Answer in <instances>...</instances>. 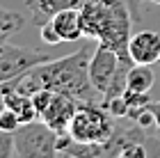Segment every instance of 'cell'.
Returning <instances> with one entry per match:
<instances>
[{
    "label": "cell",
    "instance_id": "cell-1",
    "mask_svg": "<svg viewBox=\"0 0 160 158\" xmlns=\"http://www.w3.org/2000/svg\"><path fill=\"white\" fill-rule=\"evenodd\" d=\"M89 60L92 55L87 46H82L71 55L53 57V60L30 69L18 80V87L28 94H34L37 89L48 87L55 92H67L82 103H101V94L96 92L89 78Z\"/></svg>",
    "mask_w": 160,
    "mask_h": 158
},
{
    "label": "cell",
    "instance_id": "cell-2",
    "mask_svg": "<svg viewBox=\"0 0 160 158\" xmlns=\"http://www.w3.org/2000/svg\"><path fill=\"white\" fill-rule=\"evenodd\" d=\"M80 21H82L85 37L96 39L98 46L119 53L121 60H130L128 41L133 37V14L126 0H82Z\"/></svg>",
    "mask_w": 160,
    "mask_h": 158
},
{
    "label": "cell",
    "instance_id": "cell-3",
    "mask_svg": "<svg viewBox=\"0 0 160 158\" xmlns=\"http://www.w3.org/2000/svg\"><path fill=\"white\" fill-rule=\"evenodd\" d=\"M153 140L147 133V128H142L140 124L135 126H123L114 128V133L103 142H92V145H82V142H73L71 138L60 135V147L62 154H67L71 158H119L123 154V149L133 142H149Z\"/></svg>",
    "mask_w": 160,
    "mask_h": 158
},
{
    "label": "cell",
    "instance_id": "cell-4",
    "mask_svg": "<svg viewBox=\"0 0 160 158\" xmlns=\"http://www.w3.org/2000/svg\"><path fill=\"white\" fill-rule=\"evenodd\" d=\"M114 117L103 108V103H80L73 119L69 124L67 135L73 142L92 145V142H103L114 133Z\"/></svg>",
    "mask_w": 160,
    "mask_h": 158
},
{
    "label": "cell",
    "instance_id": "cell-5",
    "mask_svg": "<svg viewBox=\"0 0 160 158\" xmlns=\"http://www.w3.org/2000/svg\"><path fill=\"white\" fill-rule=\"evenodd\" d=\"M60 133L53 131L46 121H30L14 133V147L18 158H57Z\"/></svg>",
    "mask_w": 160,
    "mask_h": 158
},
{
    "label": "cell",
    "instance_id": "cell-6",
    "mask_svg": "<svg viewBox=\"0 0 160 158\" xmlns=\"http://www.w3.org/2000/svg\"><path fill=\"white\" fill-rule=\"evenodd\" d=\"M48 60H53V57L39 51V48L16 46L12 41H7V37H0V85L25 76L30 69L39 67Z\"/></svg>",
    "mask_w": 160,
    "mask_h": 158
},
{
    "label": "cell",
    "instance_id": "cell-7",
    "mask_svg": "<svg viewBox=\"0 0 160 158\" xmlns=\"http://www.w3.org/2000/svg\"><path fill=\"white\" fill-rule=\"evenodd\" d=\"M80 37H85L80 9H62L41 25V39L48 46H57L62 41H78Z\"/></svg>",
    "mask_w": 160,
    "mask_h": 158
},
{
    "label": "cell",
    "instance_id": "cell-8",
    "mask_svg": "<svg viewBox=\"0 0 160 158\" xmlns=\"http://www.w3.org/2000/svg\"><path fill=\"white\" fill-rule=\"evenodd\" d=\"M80 103H82V101H78L76 96L67 94V92H55L53 89V94H50L46 108L39 112V119L46 121L53 131L64 135L69 131V124H71V119H73L76 110L80 108Z\"/></svg>",
    "mask_w": 160,
    "mask_h": 158
},
{
    "label": "cell",
    "instance_id": "cell-9",
    "mask_svg": "<svg viewBox=\"0 0 160 158\" xmlns=\"http://www.w3.org/2000/svg\"><path fill=\"white\" fill-rule=\"evenodd\" d=\"M119 67H121L119 53H114L105 46H98L96 51H94L92 60H89V78H92L96 92L101 94V99H103V94L108 92V87L112 85Z\"/></svg>",
    "mask_w": 160,
    "mask_h": 158
},
{
    "label": "cell",
    "instance_id": "cell-10",
    "mask_svg": "<svg viewBox=\"0 0 160 158\" xmlns=\"http://www.w3.org/2000/svg\"><path fill=\"white\" fill-rule=\"evenodd\" d=\"M128 55L135 64L160 62V32L153 30L135 32L128 41Z\"/></svg>",
    "mask_w": 160,
    "mask_h": 158
},
{
    "label": "cell",
    "instance_id": "cell-11",
    "mask_svg": "<svg viewBox=\"0 0 160 158\" xmlns=\"http://www.w3.org/2000/svg\"><path fill=\"white\" fill-rule=\"evenodd\" d=\"M21 78H23V76H21ZM21 78H16V80L12 83V87H9V92H7V96H5V103L21 119V124H30V121L39 119V112H37V105H34L32 94H28V92H23L18 87Z\"/></svg>",
    "mask_w": 160,
    "mask_h": 158
},
{
    "label": "cell",
    "instance_id": "cell-12",
    "mask_svg": "<svg viewBox=\"0 0 160 158\" xmlns=\"http://www.w3.org/2000/svg\"><path fill=\"white\" fill-rule=\"evenodd\" d=\"M82 5V0H25L28 14L34 25H43L46 21H50L57 12L62 9H78Z\"/></svg>",
    "mask_w": 160,
    "mask_h": 158
},
{
    "label": "cell",
    "instance_id": "cell-13",
    "mask_svg": "<svg viewBox=\"0 0 160 158\" xmlns=\"http://www.w3.org/2000/svg\"><path fill=\"white\" fill-rule=\"evenodd\" d=\"M156 83V76H153V69L151 64H133L128 71V87L126 89H133V92H149Z\"/></svg>",
    "mask_w": 160,
    "mask_h": 158
},
{
    "label": "cell",
    "instance_id": "cell-14",
    "mask_svg": "<svg viewBox=\"0 0 160 158\" xmlns=\"http://www.w3.org/2000/svg\"><path fill=\"white\" fill-rule=\"evenodd\" d=\"M25 25V16L21 12L7 9L0 5V37H12Z\"/></svg>",
    "mask_w": 160,
    "mask_h": 158
},
{
    "label": "cell",
    "instance_id": "cell-15",
    "mask_svg": "<svg viewBox=\"0 0 160 158\" xmlns=\"http://www.w3.org/2000/svg\"><path fill=\"white\" fill-rule=\"evenodd\" d=\"M123 101H126V108H128V117L135 119L144 108L151 103V96L149 92H133V89H126L123 92Z\"/></svg>",
    "mask_w": 160,
    "mask_h": 158
},
{
    "label": "cell",
    "instance_id": "cell-16",
    "mask_svg": "<svg viewBox=\"0 0 160 158\" xmlns=\"http://www.w3.org/2000/svg\"><path fill=\"white\" fill-rule=\"evenodd\" d=\"M21 126H23V124H21V119L9 110V108H5V110L0 112V128H2V131H7V133H16Z\"/></svg>",
    "mask_w": 160,
    "mask_h": 158
},
{
    "label": "cell",
    "instance_id": "cell-17",
    "mask_svg": "<svg viewBox=\"0 0 160 158\" xmlns=\"http://www.w3.org/2000/svg\"><path fill=\"white\" fill-rule=\"evenodd\" d=\"M16 154V147H14V133H7L0 128V158H12Z\"/></svg>",
    "mask_w": 160,
    "mask_h": 158
},
{
    "label": "cell",
    "instance_id": "cell-18",
    "mask_svg": "<svg viewBox=\"0 0 160 158\" xmlns=\"http://www.w3.org/2000/svg\"><path fill=\"white\" fill-rule=\"evenodd\" d=\"M126 3H128L130 14H133V21L140 23V21H142V0H126Z\"/></svg>",
    "mask_w": 160,
    "mask_h": 158
},
{
    "label": "cell",
    "instance_id": "cell-19",
    "mask_svg": "<svg viewBox=\"0 0 160 158\" xmlns=\"http://www.w3.org/2000/svg\"><path fill=\"white\" fill-rule=\"evenodd\" d=\"M149 110H151L153 121H156V138H160V101H151L149 103Z\"/></svg>",
    "mask_w": 160,
    "mask_h": 158
},
{
    "label": "cell",
    "instance_id": "cell-20",
    "mask_svg": "<svg viewBox=\"0 0 160 158\" xmlns=\"http://www.w3.org/2000/svg\"><path fill=\"white\" fill-rule=\"evenodd\" d=\"M12 83H14V80H9V83H2V85H0V112H2L5 108H7V103H5V96H7V92H9Z\"/></svg>",
    "mask_w": 160,
    "mask_h": 158
},
{
    "label": "cell",
    "instance_id": "cell-21",
    "mask_svg": "<svg viewBox=\"0 0 160 158\" xmlns=\"http://www.w3.org/2000/svg\"><path fill=\"white\" fill-rule=\"evenodd\" d=\"M151 3H156V5H160V0H151Z\"/></svg>",
    "mask_w": 160,
    "mask_h": 158
}]
</instances>
